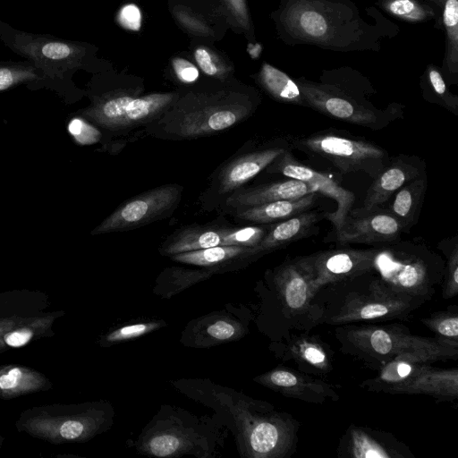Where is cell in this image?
<instances>
[{
    "label": "cell",
    "instance_id": "obj_6",
    "mask_svg": "<svg viewBox=\"0 0 458 458\" xmlns=\"http://www.w3.org/2000/svg\"><path fill=\"white\" fill-rule=\"evenodd\" d=\"M0 40L14 54L32 62L46 76L49 90L65 103L80 98L72 75L90 60L89 45L60 37L18 30L5 22L0 28Z\"/></svg>",
    "mask_w": 458,
    "mask_h": 458
},
{
    "label": "cell",
    "instance_id": "obj_43",
    "mask_svg": "<svg viewBox=\"0 0 458 458\" xmlns=\"http://www.w3.org/2000/svg\"><path fill=\"white\" fill-rule=\"evenodd\" d=\"M194 57L200 70L209 76H222L225 73V66L216 56L207 47L196 48Z\"/></svg>",
    "mask_w": 458,
    "mask_h": 458
},
{
    "label": "cell",
    "instance_id": "obj_2",
    "mask_svg": "<svg viewBox=\"0 0 458 458\" xmlns=\"http://www.w3.org/2000/svg\"><path fill=\"white\" fill-rule=\"evenodd\" d=\"M278 21L290 44L349 51L371 48L376 43L373 28L346 0H285Z\"/></svg>",
    "mask_w": 458,
    "mask_h": 458
},
{
    "label": "cell",
    "instance_id": "obj_50",
    "mask_svg": "<svg viewBox=\"0 0 458 458\" xmlns=\"http://www.w3.org/2000/svg\"><path fill=\"white\" fill-rule=\"evenodd\" d=\"M4 23V21L0 20V28L3 26Z\"/></svg>",
    "mask_w": 458,
    "mask_h": 458
},
{
    "label": "cell",
    "instance_id": "obj_45",
    "mask_svg": "<svg viewBox=\"0 0 458 458\" xmlns=\"http://www.w3.org/2000/svg\"><path fill=\"white\" fill-rule=\"evenodd\" d=\"M176 77L183 83H192L199 78L198 68L183 58H174L172 63Z\"/></svg>",
    "mask_w": 458,
    "mask_h": 458
},
{
    "label": "cell",
    "instance_id": "obj_24",
    "mask_svg": "<svg viewBox=\"0 0 458 458\" xmlns=\"http://www.w3.org/2000/svg\"><path fill=\"white\" fill-rule=\"evenodd\" d=\"M261 258L255 247L219 245L170 256L174 261L206 268L215 274L237 271Z\"/></svg>",
    "mask_w": 458,
    "mask_h": 458
},
{
    "label": "cell",
    "instance_id": "obj_46",
    "mask_svg": "<svg viewBox=\"0 0 458 458\" xmlns=\"http://www.w3.org/2000/svg\"><path fill=\"white\" fill-rule=\"evenodd\" d=\"M232 15L243 30L250 29V18L245 0H224Z\"/></svg>",
    "mask_w": 458,
    "mask_h": 458
},
{
    "label": "cell",
    "instance_id": "obj_40",
    "mask_svg": "<svg viewBox=\"0 0 458 458\" xmlns=\"http://www.w3.org/2000/svg\"><path fill=\"white\" fill-rule=\"evenodd\" d=\"M269 225L231 227L229 226L223 245H235L242 247H256L264 238Z\"/></svg>",
    "mask_w": 458,
    "mask_h": 458
},
{
    "label": "cell",
    "instance_id": "obj_5",
    "mask_svg": "<svg viewBox=\"0 0 458 458\" xmlns=\"http://www.w3.org/2000/svg\"><path fill=\"white\" fill-rule=\"evenodd\" d=\"M335 336L343 354L377 370L404 354L425 357L432 362L456 360L458 358V345L436 336L413 335L407 327L399 323L337 326Z\"/></svg>",
    "mask_w": 458,
    "mask_h": 458
},
{
    "label": "cell",
    "instance_id": "obj_44",
    "mask_svg": "<svg viewBox=\"0 0 458 458\" xmlns=\"http://www.w3.org/2000/svg\"><path fill=\"white\" fill-rule=\"evenodd\" d=\"M117 20L124 29L138 31L141 27L140 10L133 4H126L120 9Z\"/></svg>",
    "mask_w": 458,
    "mask_h": 458
},
{
    "label": "cell",
    "instance_id": "obj_34",
    "mask_svg": "<svg viewBox=\"0 0 458 458\" xmlns=\"http://www.w3.org/2000/svg\"><path fill=\"white\" fill-rule=\"evenodd\" d=\"M263 89L276 100L307 106L297 82L285 72L264 63L259 73Z\"/></svg>",
    "mask_w": 458,
    "mask_h": 458
},
{
    "label": "cell",
    "instance_id": "obj_30",
    "mask_svg": "<svg viewBox=\"0 0 458 458\" xmlns=\"http://www.w3.org/2000/svg\"><path fill=\"white\" fill-rule=\"evenodd\" d=\"M51 381L41 372L22 365L0 366V397L4 400L46 391Z\"/></svg>",
    "mask_w": 458,
    "mask_h": 458
},
{
    "label": "cell",
    "instance_id": "obj_11",
    "mask_svg": "<svg viewBox=\"0 0 458 458\" xmlns=\"http://www.w3.org/2000/svg\"><path fill=\"white\" fill-rule=\"evenodd\" d=\"M292 142L307 155L327 160L343 174L363 172L374 178L390 161L384 148L344 131L324 130Z\"/></svg>",
    "mask_w": 458,
    "mask_h": 458
},
{
    "label": "cell",
    "instance_id": "obj_1",
    "mask_svg": "<svg viewBox=\"0 0 458 458\" xmlns=\"http://www.w3.org/2000/svg\"><path fill=\"white\" fill-rule=\"evenodd\" d=\"M169 382L182 394L214 411L233 433L241 457L289 458L295 453L301 423L290 413L208 378Z\"/></svg>",
    "mask_w": 458,
    "mask_h": 458
},
{
    "label": "cell",
    "instance_id": "obj_13",
    "mask_svg": "<svg viewBox=\"0 0 458 458\" xmlns=\"http://www.w3.org/2000/svg\"><path fill=\"white\" fill-rule=\"evenodd\" d=\"M176 99L174 93H152L141 97L105 95L93 97L91 105L76 114L98 127L119 131L154 123Z\"/></svg>",
    "mask_w": 458,
    "mask_h": 458
},
{
    "label": "cell",
    "instance_id": "obj_29",
    "mask_svg": "<svg viewBox=\"0 0 458 458\" xmlns=\"http://www.w3.org/2000/svg\"><path fill=\"white\" fill-rule=\"evenodd\" d=\"M318 192L306 194L298 199H282L257 206L236 208L238 219L258 224L280 222L310 210L317 202Z\"/></svg>",
    "mask_w": 458,
    "mask_h": 458
},
{
    "label": "cell",
    "instance_id": "obj_16",
    "mask_svg": "<svg viewBox=\"0 0 458 458\" xmlns=\"http://www.w3.org/2000/svg\"><path fill=\"white\" fill-rule=\"evenodd\" d=\"M377 248H339L297 257L307 273L314 292L321 287L373 272Z\"/></svg>",
    "mask_w": 458,
    "mask_h": 458
},
{
    "label": "cell",
    "instance_id": "obj_39",
    "mask_svg": "<svg viewBox=\"0 0 458 458\" xmlns=\"http://www.w3.org/2000/svg\"><path fill=\"white\" fill-rule=\"evenodd\" d=\"M425 78L429 91L437 98V103H440L450 112L457 114L458 98L448 90L440 70L436 65L429 64L427 67Z\"/></svg>",
    "mask_w": 458,
    "mask_h": 458
},
{
    "label": "cell",
    "instance_id": "obj_21",
    "mask_svg": "<svg viewBox=\"0 0 458 458\" xmlns=\"http://www.w3.org/2000/svg\"><path fill=\"white\" fill-rule=\"evenodd\" d=\"M342 458H414L410 447L392 433L351 424L337 447Z\"/></svg>",
    "mask_w": 458,
    "mask_h": 458
},
{
    "label": "cell",
    "instance_id": "obj_4",
    "mask_svg": "<svg viewBox=\"0 0 458 458\" xmlns=\"http://www.w3.org/2000/svg\"><path fill=\"white\" fill-rule=\"evenodd\" d=\"M229 430L215 414L198 415L163 404L142 428L132 446L140 454L177 458H216L225 446Z\"/></svg>",
    "mask_w": 458,
    "mask_h": 458
},
{
    "label": "cell",
    "instance_id": "obj_37",
    "mask_svg": "<svg viewBox=\"0 0 458 458\" xmlns=\"http://www.w3.org/2000/svg\"><path fill=\"white\" fill-rule=\"evenodd\" d=\"M166 326V322L160 319L140 321L123 325L109 331L99 340L101 346H110L116 344L131 341Z\"/></svg>",
    "mask_w": 458,
    "mask_h": 458
},
{
    "label": "cell",
    "instance_id": "obj_10",
    "mask_svg": "<svg viewBox=\"0 0 458 458\" xmlns=\"http://www.w3.org/2000/svg\"><path fill=\"white\" fill-rule=\"evenodd\" d=\"M267 282L281 323L282 340L308 333L320 324V312L314 301L316 293L296 258L267 271Z\"/></svg>",
    "mask_w": 458,
    "mask_h": 458
},
{
    "label": "cell",
    "instance_id": "obj_31",
    "mask_svg": "<svg viewBox=\"0 0 458 458\" xmlns=\"http://www.w3.org/2000/svg\"><path fill=\"white\" fill-rule=\"evenodd\" d=\"M427 189V176L423 172L401 187L388 209L398 220L403 232H408L417 222Z\"/></svg>",
    "mask_w": 458,
    "mask_h": 458
},
{
    "label": "cell",
    "instance_id": "obj_25",
    "mask_svg": "<svg viewBox=\"0 0 458 458\" xmlns=\"http://www.w3.org/2000/svg\"><path fill=\"white\" fill-rule=\"evenodd\" d=\"M290 148L272 146L233 159L219 172L216 186L219 194L232 193L265 170L276 157Z\"/></svg>",
    "mask_w": 458,
    "mask_h": 458
},
{
    "label": "cell",
    "instance_id": "obj_22",
    "mask_svg": "<svg viewBox=\"0 0 458 458\" xmlns=\"http://www.w3.org/2000/svg\"><path fill=\"white\" fill-rule=\"evenodd\" d=\"M425 172L423 162L416 156L399 155L373 178L360 212L378 208L411 180Z\"/></svg>",
    "mask_w": 458,
    "mask_h": 458
},
{
    "label": "cell",
    "instance_id": "obj_41",
    "mask_svg": "<svg viewBox=\"0 0 458 458\" xmlns=\"http://www.w3.org/2000/svg\"><path fill=\"white\" fill-rule=\"evenodd\" d=\"M67 123V131L72 140L81 146L92 145L98 142L102 133L98 126L83 116L75 114Z\"/></svg>",
    "mask_w": 458,
    "mask_h": 458
},
{
    "label": "cell",
    "instance_id": "obj_17",
    "mask_svg": "<svg viewBox=\"0 0 458 458\" xmlns=\"http://www.w3.org/2000/svg\"><path fill=\"white\" fill-rule=\"evenodd\" d=\"M267 173L279 174L287 178L297 179L316 185L318 192L333 199L337 208L335 212L326 213L325 218L334 225V231L340 228L342 223L352 210L355 196L343 188L329 174L318 172L297 160L290 148L276 157L267 168Z\"/></svg>",
    "mask_w": 458,
    "mask_h": 458
},
{
    "label": "cell",
    "instance_id": "obj_47",
    "mask_svg": "<svg viewBox=\"0 0 458 458\" xmlns=\"http://www.w3.org/2000/svg\"><path fill=\"white\" fill-rule=\"evenodd\" d=\"M176 16L178 20L192 32L201 35L208 32V28L206 24L189 13L184 11L176 12Z\"/></svg>",
    "mask_w": 458,
    "mask_h": 458
},
{
    "label": "cell",
    "instance_id": "obj_7",
    "mask_svg": "<svg viewBox=\"0 0 458 458\" xmlns=\"http://www.w3.org/2000/svg\"><path fill=\"white\" fill-rule=\"evenodd\" d=\"M114 410L106 400L76 404H48L23 411L15 422L19 432L55 444L85 443L106 432Z\"/></svg>",
    "mask_w": 458,
    "mask_h": 458
},
{
    "label": "cell",
    "instance_id": "obj_42",
    "mask_svg": "<svg viewBox=\"0 0 458 458\" xmlns=\"http://www.w3.org/2000/svg\"><path fill=\"white\" fill-rule=\"evenodd\" d=\"M458 293V246L455 242L447 255L445 275L442 282V296L451 299Z\"/></svg>",
    "mask_w": 458,
    "mask_h": 458
},
{
    "label": "cell",
    "instance_id": "obj_12",
    "mask_svg": "<svg viewBox=\"0 0 458 458\" xmlns=\"http://www.w3.org/2000/svg\"><path fill=\"white\" fill-rule=\"evenodd\" d=\"M253 106L242 98H217L184 106H171L157 125L175 139H194L225 131L250 115Z\"/></svg>",
    "mask_w": 458,
    "mask_h": 458
},
{
    "label": "cell",
    "instance_id": "obj_27",
    "mask_svg": "<svg viewBox=\"0 0 458 458\" xmlns=\"http://www.w3.org/2000/svg\"><path fill=\"white\" fill-rule=\"evenodd\" d=\"M325 214L305 211L295 216L269 225L261 242L255 247L260 257L310 236Z\"/></svg>",
    "mask_w": 458,
    "mask_h": 458
},
{
    "label": "cell",
    "instance_id": "obj_8",
    "mask_svg": "<svg viewBox=\"0 0 458 458\" xmlns=\"http://www.w3.org/2000/svg\"><path fill=\"white\" fill-rule=\"evenodd\" d=\"M445 267L443 259L424 246L394 242L377 248L373 272L394 291L425 303L442 284Z\"/></svg>",
    "mask_w": 458,
    "mask_h": 458
},
{
    "label": "cell",
    "instance_id": "obj_48",
    "mask_svg": "<svg viewBox=\"0 0 458 458\" xmlns=\"http://www.w3.org/2000/svg\"><path fill=\"white\" fill-rule=\"evenodd\" d=\"M427 1L430 2L436 7H437L439 10L442 11V8H443V5H444L445 0H427Z\"/></svg>",
    "mask_w": 458,
    "mask_h": 458
},
{
    "label": "cell",
    "instance_id": "obj_14",
    "mask_svg": "<svg viewBox=\"0 0 458 458\" xmlns=\"http://www.w3.org/2000/svg\"><path fill=\"white\" fill-rule=\"evenodd\" d=\"M295 81L307 106L329 118L379 130L395 117V109L378 110L370 103L359 100L338 85L312 82L303 78Z\"/></svg>",
    "mask_w": 458,
    "mask_h": 458
},
{
    "label": "cell",
    "instance_id": "obj_28",
    "mask_svg": "<svg viewBox=\"0 0 458 458\" xmlns=\"http://www.w3.org/2000/svg\"><path fill=\"white\" fill-rule=\"evenodd\" d=\"M229 226L220 225H191L182 227L160 245L159 253L173 256L187 251L223 245Z\"/></svg>",
    "mask_w": 458,
    "mask_h": 458
},
{
    "label": "cell",
    "instance_id": "obj_32",
    "mask_svg": "<svg viewBox=\"0 0 458 458\" xmlns=\"http://www.w3.org/2000/svg\"><path fill=\"white\" fill-rule=\"evenodd\" d=\"M25 86L30 90L48 89V81L32 62L0 60V92Z\"/></svg>",
    "mask_w": 458,
    "mask_h": 458
},
{
    "label": "cell",
    "instance_id": "obj_3",
    "mask_svg": "<svg viewBox=\"0 0 458 458\" xmlns=\"http://www.w3.org/2000/svg\"><path fill=\"white\" fill-rule=\"evenodd\" d=\"M314 301L320 324L404 320L424 303L391 288L375 272H368L318 289Z\"/></svg>",
    "mask_w": 458,
    "mask_h": 458
},
{
    "label": "cell",
    "instance_id": "obj_20",
    "mask_svg": "<svg viewBox=\"0 0 458 458\" xmlns=\"http://www.w3.org/2000/svg\"><path fill=\"white\" fill-rule=\"evenodd\" d=\"M253 381L285 397L310 403L337 402L340 395L335 386L322 378L298 369L277 366L253 378Z\"/></svg>",
    "mask_w": 458,
    "mask_h": 458
},
{
    "label": "cell",
    "instance_id": "obj_19",
    "mask_svg": "<svg viewBox=\"0 0 458 458\" xmlns=\"http://www.w3.org/2000/svg\"><path fill=\"white\" fill-rule=\"evenodd\" d=\"M403 227L389 210L376 208L367 212L351 210L340 228L335 233L334 241L340 245L350 243H394Z\"/></svg>",
    "mask_w": 458,
    "mask_h": 458
},
{
    "label": "cell",
    "instance_id": "obj_35",
    "mask_svg": "<svg viewBox=\"0 0 458 458\" xmlns=\"http://www.w3.org/2000/svg\"><path fill=\"white\" fill-rule=\"evenodd\" d=\"M445 30L444 69L447 76L456 78L458 73V0H445L442 8Z\"/></svg>",
    "mask_w": 458,
    "mask_h": 458
},
{
    "label": "cell",
    "instance_id": "obj_23",
    "mask_svg": "<svg viewBox=\"0 0 458 458\" xmlns=\"http://www.w3.org/2000/svg\"><path fill=\"white\" fill-rule=\"evenodd\" d=\"M279 358L284 361H293L298 370L326 376L333 370V352L329 345L318 335L300 333L291 335L279 343Z\"/></svg>",
    "mask_w": 458,
    "mask_h": 458
},
{
    "label": "cell",
    "instance_id": "obj_26",
    "mask_svg": "<svg viewBox=\"0 0 458 458\" xmlns=\"http://www.w3.org/2000/svg\"><path fill=\"white\" fill-rule=\"evenodd\" d=\"M312 192H318V188L316 185L288 178L248 188H240L229 195L225 203L229 207L240 208L282 199H298Z\"/></svg>",
    "mask_w": 458,
    "mask_h": 458
},
{
    "label": "cell",
    "instance_id": "obj_18",
    "mask_svg": "<svg viewBox=\"0 0 458 458\" xmlns=\"http://www.w3.org/2000/svg\"><path fill=\"white\" fill-rule=\"evenodd\" d=\"M247 315L241 318L229 310L214 311L187 323L181 343L191 348H209L234 342L249 332Z\"/></svg>",
    "mask_w": 458,
    "mask_h": 458
},
{
    "label": "cell",
    "instance_id": "obj_9",
    "mask_svg": "<svg viewBox=\"0 0 458 458\" xmlns=\"http://www.w3.org/2000/svg\"><path fill=\"white\" fill-rule=\"evenodd\" d=\"M431 364L425 357L401 355L380 368L377 376L362 381L360 387L389 394H426L437 401L457 399L458 369Z\"/></svg>",
    "mask_w": 458,
    "mask_h": 458
},
{
    "label": "cell",
    "instance_id": "obj_49",
    "mask_svg": "<svg viewBox=\"0 0 458 458\" xmlns=\"http://www.w3.org/2000/svg\"><path fill=\"white\" fill-rule=\"evenodd\" d=\"M4 439V437L2 435H0V450H1Z\"/></svg>",
    "mask_w": 458,
    "mask_h": 458
},
{
    "label": "cell",
    "instance_id": "obj_15",
    "mask_svg": "<svg viewBox=\"0 0 458 458\" xmlns=\"http://www.w3.org/2000/svg\"><path fill=\"white\" fill-rule=\"evenodd\" d=\"M182 192V186L171 183L132 197L105 218L91 234L129 231L164 219L178 207Z\"/></svg>",
    "mask_w": 458,
    "mask_h": 458
},
{
    "label": "cell",
    "instance_id": "obj_38",
    "mask_svg": "<svg viewBox=\"0 0 458 458\" xmlns=\"http://www.w3.org/2000/svg\"><path fill=\"white\" fill-rule=\"evenodd\" d=\"M421 323L442 340L458 345V312L454 306L422 318Z\"/></svg>",
    "mask_w": 458,
    "mask_h": 458
},
{
    "label": "cell",
    "instance_id": "obj_36",
    "mask_svg": "<svg viewBox=\"0 0 458 458\" xmlns=\"http://www.w3.org/2000/svg\"><path fill=\"white\" fill-rule=\"evenodd\" d=\"M391 15L409 22H425L437 18L438 8L421 0H379Z\"/></svg>",
    "mask_w": 458,
    "mask_h": 458
},
{
    "label": "cell",
    "instance_id": "obj_33",
    "mask_svg": "<svg viewBox=\"0 0 458 458\" xmlns=\"http://www.w3.org/2000/svg\"><path fill=\"white\" fill-rule=\"evenodd\" d=\"M213 275L211 271L203 267H165L157 277L153 293L163 299H169Z\"/></svg>",
    "mask_w": 458,
    "mask_h": 458
}]
</instances>
